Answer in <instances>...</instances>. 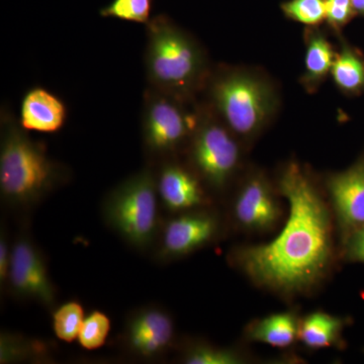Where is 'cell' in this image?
I'll use <instances>...</instances> for the list:
<instances>
[{"instance_id": "cell-13", "label": "cell", "mask_w": 364, "mask_h": 364, "mask_svg": "<svg viewBox=\"0 0 364 364\" xmlns=\"http://www.w3.org/2000/svg\"><path fill=\"white\" fill-rule=\"evenodd\" d=\"M156 182L158 196L170 212H183L205 203L200 181L179 165L163 166Z\"/></svg>"}, {"instance_id": "cell-9", "label": "cell", "mask_w": 364, "mask_h": 364, "mask_svg": "<svg viewBox=\"0 0 364 364\" xmlns=\"http://www.w3.org/2000/svg\"><path fill=\"white\" fill-rule=\"evenodd\" d=\"M176 337L173 320L158 306H146L129 318L124 342L141 358H156L171 347Z\"/></svg>"}, {"instance_id": "cell-8", "label": "cell", "mask_w": 364, "mask_h": 364, "mask_svg": "<svg viewBox=\"0 0 364 364\" xmlns=\"http://www.w3.org/2000/svg\"><path fill=\"white\" fill-rule=\"evenodd\" d=\"M196 168L214 188H223L239 161V148L229 132L215 123H205L196 131L191 147Z\"/></svg>"}, {"instance_id": "cell-27", "label": "cell", "mask_w": 364, "mask_h": 364, "mask_svg": "<svg viewBox=\"0 0 364 364\" xmlns=\"http://www.w3.org/2000/svg\"><path fill=\"white\" fill-rule=\"evenodd\" d=\"M11 248L9 249V241L6 234L2 232L0 238V282L6 284L11 267Z\"/></svg>"}, {"instance_id": "cell-25", "label": "cell", "mask_w": 364, "mask_h": 364, "mask_svg": "<svg viewBox=\"0 0 364 364\" xmlns=\"http://www.w3.org/2000/svg\"><path fill=\"white\" fill-rule=\"evenodd\" d=\"M326 21L334 28L346 25L355 14L351 0H325Z\"/></svg>"}, {"instance_id": "cell-24", "label": "cell", "mask_w": 364, "mask_h": 364, "mask_svg": "<svg viewBox=\"0 0 364 364\" xmlns=\"http://www.w3.org/2000/svg\"><path fill=\"white\" fill-rule=\"evenodd\" d=\"M182 360L188 364L241 363V358L236 352L210 345H196L193 348H189Z\"/></svg>"}, {"instance_id": "cell-28", "label": "cell", "mask_w": 364, "mask_h": 364, "mask_svg": "<svg viewBox=\"0 0 364 364\" xmlns=\"http://www.w3.org/2000/svg\"><path fill=\"white\" fill-rule=\"evenodd\" d=\"M351 2L355 13L361 14L364 16V0H351Z\"/></svg>"}, {"instance_id": "cell-26", "label": "cell", "mask_w": 364, "mask_h": 364, "mask_svg": "<svg viewBox=\"0 0 364 364\" xmlns=\"http://www.w3.org/2000/svg\"><path fill=\"white\" fill-rule=\"evenodd\" d=\"M347 255L352 260L364 263V226L356 228L352 232L347 243Z\"/></svg>"}, {"instance_id": "cell-20", "label": "cell", "mask_w": 364, "mask_h": 364, "mask_svg": "<svg viewBox=\"0 0 364 364\" xmlns=\"http://www.w3.org/2000/svg\"><path fill=\"white\" fill-rule=\"evenodd\" d=\"M111 332V320L100 311H92L85 316L80 331L78 343L86 350H95L104 346Z\"/></svg>"}, {"instance_id": "cell-3", "label": "cell", "mask_w": 364, "mask_h": 364, "mask_svg": "<svg viewBox=\"0 0 364 364\" xmlns=\"http://www.w3.org/2000/svg\"><path fill=\"white\" fill-rule=\"evenodd\" d=\"M145 63L153 90L177 98L198 85L205 68L198 45L163 16L147 23Z\"/></svg>"}, {"instance_id": "cell-22", "label": "cell", "mask_w": 364, "mask_h": 364, "mask_svg": "<svg viewBox=\"0 0 364 364\" xmlns=\"http://www.w3.org/2000/svg\"><path fill=\"white\" fill-rule=\"evenodd\" d=\"M43 344L33 343L18 335L4 333L0 337V363H14L30 358L33 354L44 353Z\"/></svg>"}, {"instance_id": "cell-11", "label": "cell", "mask_w": 364, "mask_h": 364, "mask_svg": "<svg viewBox=\"0 0 364 364\" xmlns=\"http://www.w3.org/2000/svg\"><path fill=\"white\" fill-rule=\"evenodd\" d=\"M333 207L346 229L364 226V160L328 181Z\"/></svg>"}, {"instance_id": "cell-16", "label": "cell", "mask_w": 364, "mask_h": 364, "mask_svg": "<svg viewBox=\"0 0 364 364\" xmlns=\"http://www.w3.org/2000/svg\"><path fill=\"white\" fill-rule=\"evenodd\" d=\"M336 54L331 44L320 33H311L306 41V72L303 83L313 90L332 70Z\"/></svg>"}, {"instance_id": "cell-18", "label": "cell", "mask_w": 364, "mask_h": 364, "mask_svg": "<svg viewBox=\"0 0 364 364\" xmlns=\"http://www.w3.org/2000/svg\"><path fill=\"white\" fill-rule=\"evenodd\" d=\"M331 73L335 83L344 92L353 95L364 90V60L351 48L344 46L336 54Z\"/></svg>"}, {"instance_id": "cell-10", "label": "cell", "mask_w": 364, "mask_h": 364, "mask_svg": "<svg viewBox=\"0 0 364 364\" xmlns=\"http://www.w3.org/2000/svg\"><path fill=\"white\" fill-rule=\"evenodd\" d=\"M217 219L208 213H188L170 220L162 231L160 257L174 259L210 243L218 232Z\"/></svg>"}, {"instance_id": "cell-4", "label": "cell", "mask_w": 364, "mask_h": 364, "mask_svg": "<svg viewBox=\"0 0 364 364\" xmlns=\"http://www.w3.org/2000/svg\"><path fill=\"white\" fill-rule=\"evenodd\" d=\"M158 200L156 177L150 170H143L119 183L105 198V222L132 247L146 250L157 236Z\"/></svg>"}, {"instance_id": "cell-14", "label": "cell", "mask_w": 364, "mask_h": 364, "mask_svg": "<svg viewBox=\"0 0 364 364\" xmlns=\"http://www.w3.org/2000/svg\"><path fill=\"white\" fill-rule=\"evenodd\" d=\"M65 119L63 102L45 88H33L21 102V126L26 131L55 133L64 126Z\"/></svg>"}, {"instance_id": "cell-6", "label": "cell", "mask_w": 364, "mask_h": 364, "mask_svg": "<svg viewBox=\"0 0 364 364\" xmlns=\"http://www.w3.org/2000/svg\"><path fill=\"white\" fill-rule=\"evenodd\" d=\"M177 100L153 88L145 98L144 142L152 154L159 156L172 152L195 129V117Z\"/></svg>"}, {"instance_id": "cell-12", "label": "cell", "mask_w": 364, "mask_h": 364, "mask_svg": "<svg viewBox=\"0 0 364 364\" xmlns=\"http://www.w3.org/2000/svg\"><path fill=\"white\" fill-rule=\"evenodd\" d=\"M234 214L246 229L267 230L279 221L280 208L272 189L261 178L247 182L237 196Z\"/></svg>"}, {"instance_id": "cell-1", "label": "cell", "mask_w": 364, "mask_h": 364, "mask_svg": "<svg viewBox=\"0 0 364 364\" xmlns=\"http://www.w3.org/2000/svg\"><path fill=\"white\" fill-rule=\"evenodd\" d=\"M279 188L289 205L286 225L269 243L242 249L237 261L258 286L282 294L301 293L317 284L329 269L331 215L299 165L287 167Z\"/></svg>"}, {"instance_id": "cell-5", "label": "cell", "mask_w": 364, "mask_h": 364, "mask_svg": "<svg viewBox=\"0 0 364 364\" xmlns=\"http://www.w3.org/2000/svg\"><path fill=\"white\" fill-rule=\"evenodd\" d=\"M213 98L228 127L242 136L255 133L272 107V93L267 85L245 74H229L218 79Z\"/></svg>"}, {"instance_id": "cell-7", "label": "cell", "mask_w": 364, "mask_h": 364, "mask_svg": "<svg viewBox=\"0 0 364 364\" xmlns=\"http://www.w3.org/2000/svg\"><path fill=\"white\" fill-rule=\"evenodd\" d=\"M7 284L14 296L51 308L56 289L48 272L45 257L30 237L21 235L11 246Z\"/></svg>"}, {"instance_id": "cell-15", "label": "cell", "mask_w": 364, "mask_h": 364, "mask_svg": "<svg viewBox=\"0 0 364 364\" xmlns=\"http://www.w3.org/2000/svg\"><path fill=\"white\" fill-rule=\"evenodd\" d=\"M299 322L293 313L273 314L257 321L249 329V337L254 341L287 347L299 337Z\"/></svg>"}, {"instance_id": "cell-2", "label": "cell", "mask_w": 364, "mask_h": 364, "mask_svg": "<svg viewBox=\"0 0 364 364\" xmlns=\"http://www.w3.org/2000/svg\"><path fill=\"white\" fill-rule=\"evenodd\" d=\"M0 149V191L14 207L36 205L61 182L62 171L45 148L14 119L4 121Z\"/></svg>"}, {"instance_id": "cell-21", "label": "cell", "mask_w": 364, "mask_h": 364, "mask_svg": "<svg viewBox=\"0 0 364 364\" xmlns=\"http://www.w3.org/2000/svg\"><path fill=\"white\" fill-rule=\"evenodd\" d=\"M152 0H112L100 11L104 18H114L132 23H149Z\"/></svg>"}, {"instance_id": "cell-23", "label": "cell", "mask_w": 364, "mask_h": 364, "mask_svg": "<svg viewBox=\"0 0 364 364\" xmlns=\"http://www.w3.org/2000/svg\"><path fill=\"white\" fill-rule=\"evenodd\" d=\"M287 18L308 26H317L326 20L325 0H291L282 4Z\"/></svg>"}, {"instance_id": "cell-17", "label": "cell", "mask_w": 364, "mask_h": 364, "mask_svg": "<svg viewBox=\"0 0 364 364\" xmlns=\"http://www.w3.org/2000/svg\"><path fill=\"white\" fill-rule=\"evenodd\" d=\"M342 328V318L324 312L312 313L299 322V338L310 348H325L336 343Z\"/></svg>"}, {"instance_id": "cell-19", "label": "cell", "mask_w": 364, "mask_h": 364, "mask_svg": "<svg viewBox=\"0 0 364 364\" xmlns=\"http://www.w3.org/2000/svg\"><path fill=\"white\" fill-rule=\"evenodd\" d=\"M85 318V309L80 303L66 301L53 312V331L61 341L71 343L77 339Z\"/></svg>"}]
</instances>
